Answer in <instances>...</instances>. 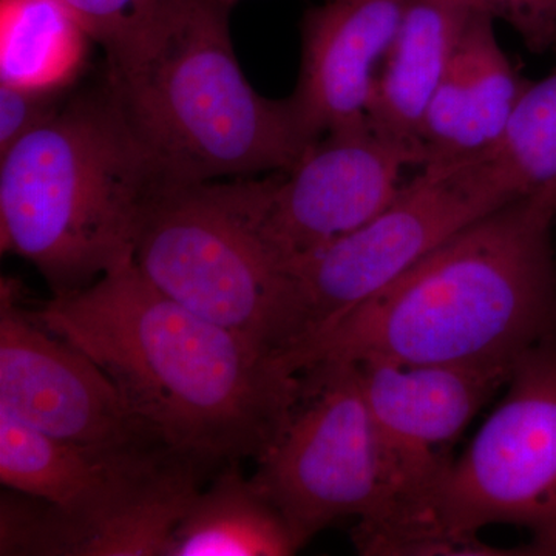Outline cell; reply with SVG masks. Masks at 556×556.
<instances>
[{
	"instance_id": "cell-2",
	"label": "cell",
	"mask_w": 556,
	"mask_h": 556,
	"mask_svg": "<svg viewBox=\"0 0 556 556\" xmlns=\"http://www.w3.org/2000/svg\"><path fill=\"white\" fill-rule=\"evenodd\" d=\"M556 195L511 200L431 251L334 327L278 358L514 369L556 336Z\"/></svg>"
},
{
	"instance_id": "cell-17",
	"label": "cell",
	"mask_w": 556,
	"mask_h": 556,
	"mask_svg": "<svg viewBox=\"0 0 556 556\" xmlns=\"http://www.w3.org/2000/svg\"><path fill=\"white\" fill-rule=\"evenodd\" d=\"M89 40L61 0H0V84L64 93L86 65Z\"/></svg>"
},
{
	"instance_id": "cell-16",
	"label": "cell",
	"mask_w": 556,
	"mask_h": 556,
	"mask_svg": "<svg viewBox=\"0 0 556 556\" xmlns=\"http://www.w3.org/2000/svg\"><path fill=\"white\" fill-rule=\"evenodd\" d=\"M300 551L277 507L241 470L219 467L192 497L172 535L169 556H287Z\"/></svg>"
},
{
	"instance_id": "cell-4",
	"label": "cell",
	"mask_w": 556,
	"mask_h": 556,
	"mask_svg": "<svg viewBox=\"0 0 556 556\" xmlns=\"http://www.w3.org/2000/svg\"><path fill=\"white\" fill-rule=\"evenodd\" d=\"M229 11L189 0L148 49L108 67L113 100L166 181L288 172L320 139L291 97L269 100L248 83Z\"/></svg>"
},
{
	"instance_id": "cell-6",
	"label": "cell",
	"mask_w": 556,
	"mask_h": 556,
	"mask_svg": "<svg viewBox=\"0 0 556 556\" xmlns=\"http://www.w3.org/2000/svg\"><path fill=\"white\" fill-rule=\"evenodd\" d=\"M212 475L177 453L79 447L0 408V481L50 503L47 556H166L186 507Z\"/></svg>"
},
{
	"instance_id": "cell-21",
	"label": "cell",
	"mask_w": 556,
	"mask_h": 556,
	"mask_svg": "<svg viewBox=\"0 0 556 556\" xmlns=\"http://www.w3.org/2000/svg\"><path fill=\"white\" fill-rule=\"evenodd\" d=\"M471 13L504 21L535 54L556 47V0H456Z\"/></svg>"
},
{
	"instance_id": "cell-12",
	"label": "cell",
	"mask_w": 556,
	"mask_h": 556,
	"mask_svg": "<svg viewBox=\"0 0 556 556\" xmlns=\"http://www.w3.org/2000/svg\"><path fill=\"white\" fill-rule=\"evenodd\" d=\"M356 365L365 401L386 445L399 486L394 507L415 508L450 464L452 450L496 391L506 388V367Z\"/></svg>"
},
{
	"instance_id": "cell-10",
	"label": "cell",
	"mask_w": 556,
	"mask_h": 556,
	"mask_svg": "<svg viewBox=\"0 0 556 556\" xmlns=\"http://www.w3.org/2000/svg\"><path fill=\"white\" fill-rule=\"evenodd\" d=\"M426 153L369 124L328 131L288 172L248 178L260 232L287 265L367 225L394 200Z\"/></svg>"
},
{
	"instance_id": "cell-1",
	"label": "cell",
	"mask_w": 556,
	"mask_h": 556,
	"mask_svg": "<svg viewBox=\"0 0 556 556\" xmlns=\"http://www.w3.org/2000/svg\"><path fill=\"white\" fill-rule=\"evenodd\" d=\"M30 313L87 354L167 448L214 473L257 459L298 390V375L164 295L131 260Z\"/></svg>"
},
{
	"instance_id": "cell-19",
	"label": "cell",
	"mask_w": 556,
	"mask_h": 556,
	"mask_svg": "<svg viewBox=\"0 0 556 556\" xmlns=\"http://www.w3.org/2000/svg\"><path fill=\"white\" fill-rule=\"evenodd\" d=\"M100 43L108 67L130 60L166 31L189 0H61Z\"/></svg>"
},
{
	"instance_id": "cell-9",
	"label": "cell",
	"mask_w": 556,
	"mask_h": 556,
	"mask_svg": "<svg viewBox=\"0 0 556 556\" xmlns=\"http://www.w3.org/2000/svg\"><path fill=\"white\" fill-rule=\"evenodd\" d=\"M519 197L495 152L424 164L367 225L288 266L300 314V338L289 351L327 332L457 232Z\"/></svg>"
},
{
	"instance_id": "cell-7",
	"label": "cell",
	"mask_w": 556,
	"mask_h": 556,
	"mask_svg": "<svg viewBox=\"0 0 556 556\" xmlns=\"http://www.w3.org/2000/svg\"><path fill=\"white\" fill-rule=\"evenodd\" d=\"M252 481L305 546L339 519L383 517L399 501L396 475L351 362L298 372V390Z\"/></svg>"
},
{
	"instance_id": "cell-5",
	"label": "cell",
	"mask_w": 556,
	"mask_h": 556,
	"mask_svg": "<svg viewBox=\"0 0 556 556\" xmlns=\"http://www.w3.org/2000/svg\"><path fill=\"white\" fill-rule=\"evenodd\" d=\"M131 262L164 295L276 362L298 343L294 280L260 232L248 178L164 182L139 218Z\"/></svg>"
},
{
	"instance_id": "cell-18",
	"label": "cell",
	"mask_w": 556,
	"mask_h": 556,
	"mask_svg": "<svg viewBox=\"0 0 556 556\" xmlns=\"http://www.w3.org/2000/svg\"><path fill=\"white\" fill-rule=\"evenodd\" d=\"M495 156L518 195H556V62L527 83Z\"/></svg>"
},
{
	"instance_id": "cell-8",
	"label": "cell",
	"mask_w": 556,
	"mask_h": 556,
	"mask_svg": "<svg viewBox=\"0 0 556 556\" xmlns=\"http://www.w3.org/2000/svg\"><path fill=\"white\" fill-rule=\"evenodd\" d=\"M456 536L526 529L529 555L556 556V336L522 354L503 401L424 503L399 511Z\"/></svg>"
},
{
	"instance_id": "cell-14",
	"label": "cell",
	"mask_w": 556,
	"mask_h": 556,
	"mask_svg": "<svg viewBox=\"0 0 556 556\" xmlns=\"http://www.w3.org/2000/svg\"><path fill=\"white\" fill-rule=\"evenodd\" d=\"M495 20L473 13L422 127L427 163L477 159L500 148L529 80L500 46Z\"/></svg>"
},
{
	"instance_id": "cell-23",
	"label": "cell",
	"mask_w": 556,
	"mask_h": 556,
	"mask_svg": "<svg viewBox=\"0 0 556 556\" xmlns=\"http://www.w3.org/2000/svg\"><path fill=\"white\" fill-rule=\"evenodd\" d=\"M214 2H217L218 5L225 7V9H232L233 5H236L237 2H240V0H214Z\"/></svg>"
},
{
	"instance_id": "cell-3",
	"label": "cell",
	"mask_w": 556,
	"mask_h": 556,
	"mask_svg": "<svg viewBox=\"0 0 556 556\" xmlns=\"http://www.w3.org/2000/svg\"><path fill=\"white\" fill-rule=\"evenodd\" d=\"M0 156L2 251L30 262L53 295L130 262L142 211L169 182L108 84L64 102Z\"/></svg>"
},
{
	"instance_id": "cell-13",
	"label": "cell",
	"mask_w": 556,
	"mask_h": 556,
	"mask_svg": "<svg viewBox=\"0 0 556 556\" xmlns=\"http://www.w3.org/2000/svg\"><path fill=\"white\" fill-rule=\"evenodd\" d=\"M409 0H327L303 17L291 94L314 137L368 121L380 65Z\"/></svg>"
},
{
	"instance_id": "cell-11",
	"label": "cell",
	"mask_w": 556,
	"mask_h": 556,
	"mask_svg": "<svg viewBox=\"0 0 556 556\" xmlns=\"http://www.w3.org/2000/svg\"><path fill=\"white\" fill-rule=\"evenodd\" d=\"M0 408L94 452H172L87 354L31 316L20 283L7 278L0 285Z\"/></svg>"
},
{
	"instance_id": "cell-20",
	"label": "cell",
	"mask_w": 556,
	"mask_h": 556,
	"mask_svg": "<svg viewBox=\"0 0 556 556\" xmlns=\"http://www.w3.org/2000/svg\"><path fill=\"white\" fill-rule=\"evenodd\" d=\"M354 546L367 556H506L529 555L527 547H496L478 536H456L424 519L388 515L357 521Z\"/></svg>"
},
{
	"instance_id": "cell-22",
	"label": "cell",
	"mask_w": 556,
	"mask_h": 556,
	"mask_svg": "<svg viewBox=\"0 0 556 556\" xmlns=\"http://www.w3.org/2000/svg\"><path fill=\"white\" fill-rule=\"evenodd\" d=\"M62 93L0 84V155L60 112Z\"/></svg>"
},
{
	"instance_id": "cell-15",
	"label": "cell",
	"mask_w": 556,
	"mask_h": 556,
	"mask_svg": "<svg viewBox=\"0 0 556 556\" xmlns=\"http://www.w3.org/2000/svg\"><path fill=\"white\" fill-rule=\"evenodd\" d=\"M471 14L456 0H409L369 102L376 130L424 150L428 108Z\"/></svg>"
}]
</instances>
